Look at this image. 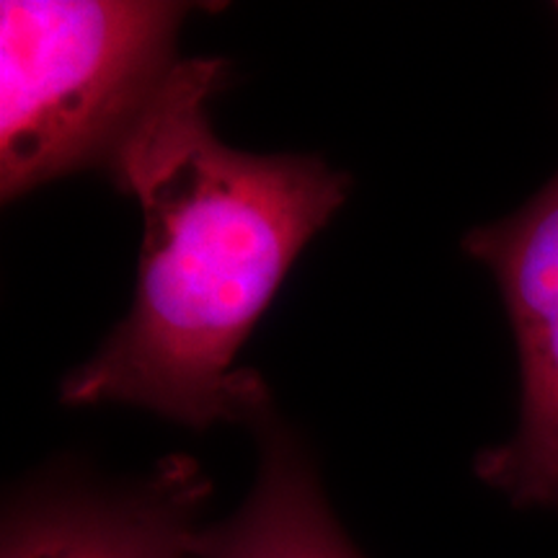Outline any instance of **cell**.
Instances as JSON below:
<instances>
[{"instance_id":"3957f363","label":"cell","mask_w":558,"mask_h":558,"mask_svg":"<svg viewBox=\"0 0 558 558\" xmlns=\"http://www.w3.org/2000/svg\"><path fill=\"white\" fill-rule=\"evenodd\" d=\"M463 246L497 277L522 373L520 427L481 452L476 473L512 505L558 509V173Z\"/></svg>"},{"instance_id":"6da1fadb","label":"cell","mask_w":558,"mask_h":558,"mask_svg":"<svg viewBox=\"0 0 558 558\" xmlns=\"http://www.w3.org/2000/svg\"><path fill=\"white\" fill-rule=\"evenodd\" d=\"M222 78V60H179L109 160L145 241L128 318L62 383L70 407L130 403L194 429L267 414L262 378L235 362L349 179L318 158L228 148L207 111Z\"/></svg>"},{"instance_id":"277c9868","label":"cell","mask_w":558,"mask_h":558,"mask_svg":"<svg viewBox=\"0 0 558 558\" xmlns=\"http://www.w3.org/2000/svg\"><path fill=\"white\" fill-rule=\"evenodd\" d=\"M209 492L199 465L169 458L130 488H60L13 509L0 558H197Z\"/></svg>"},{"instance_id":"5b68a950","label":"cell","mask_w":558,"mask_h":558,"mask_svg":"<svg viewBox=\"0 0 558 558\" xmlns=\"http://www.w3.org/2000/svg\"><path fill=\"white\" fill-rule=\"evenodd\" d=\"M197 558H362L333 520L316 471L284 432L264 439L256 484L239 512L199 530Z\"/></svg>"},{"instance_id":"7a4b0ae2","label":"cell","mask_w":558,"mask_h":558,"mask_svg":"<svg viewBox=\"0 0 558 558\" xmlns=\"http://www.w3.org/2000/svg\"><path fill=\"white\" fill-rule=\"evenodd\" d=\"M190 5L0 3V192L19 199L111 156L177 68Z\"/></svg>"}]
</instances>
